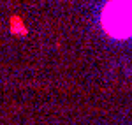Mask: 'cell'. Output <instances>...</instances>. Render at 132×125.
<instances>
[{"label": "cell", "instance_id": "6da1fadb", "mask_svg": "<svg viewBox=\"0 0 132 125\" xmlns=\"http://www.w3.org/2000/svg\"><path fill=\"white\" fill-rule=\"evenodd\" d=\"M104 27L116 37L132 34V0H114L104 11Z\"/></svg>", "mask_w": 132, "mask_h": 125}]
</instances>
